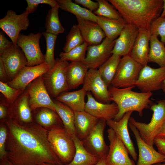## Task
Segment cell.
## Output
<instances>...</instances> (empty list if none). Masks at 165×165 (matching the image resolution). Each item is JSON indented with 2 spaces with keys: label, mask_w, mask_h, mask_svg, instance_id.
Listing matches in <instances>:
<instances>
[{
  "label": "cell",
  "mask_w": 165,
  "mask_h": 165,
  "mask_svg": "<svg viewBox=\"0 0 165 165\" xmlns=\"http://www.w3.org/2000/svg\"><path fill=\"white\" fill-rule=\"evenodd\" d=\"M4 123L6 157L14 165H63L49 142L46 129L34 122L22 124L10 118Z\"/></svg>",
  "instance_id": "cell-1"
},
{
  "label": "cell",
  "mask_w": 165,
  "mask_h": 165,
  "mask_svg": "<svg viewBox=\"0 0 165 165\" xmlns=\"http://www.w3.org/2000/svg\"><path fill=\"white\" fill-rule=\"evenodd\" d=\"M127 24L139 29L149 30L161 16L163 0H109Z\"/></svg>",
  "instance_id": "cell-2"
},
{
  "label": "cell",
  "mask_w": 165,
  "mask_h": 165,
  "mask_svg": "<svg viewBox=\"0 0 165 165\" xmlns=\"http://www.w3.org/2000/svg\"><path fill=\"white\" fill-rule=\"evenodd\" d=\"M135 86L118 88L111 86L108 87L111 100L115 103L119 109L118 114L113 119L119 120L127 112L136 111L141 117L144 109L150 108L152 104L150 98L152 92H138L133 91Z\"/></svg>",
  "instance_id": "cell-3"
},
{
  "label": "cell",
  "mask_w": 165,
  "mask_h": 165,
  "mask_svg": "<svg viewBox=\"0 0 165 165\" xmlns=\"http://www.w3.org/2000/svg\"><path fill=\"white\" fill-rule=\"evenodd\" d=\"M150 109L153 114L149 123L138 121L132 117H130L129 122L136 128L142 140L153 146L154 139L165 122V100L158 101L156 104L152 103Z\"/></svg>",
  "instance_id": "cell-4"
},
{
  "label": "cell",
  "mask_w": 165,
  "mask_h": 165,
  "mask_svg": "<svg viewBox=\"0 0 165 165\" xmlns=\"http://www.w3.org/2000/svg\"><path fill=\"white\" fill-rule=\"evenodd\" d=\"M48 131L49 142L62 164L65 165L70 162L76 150L71 135L63 127H55Z\"/></svg>",
  "instance_id": "cell-5"
},
{
  "label": "cell",
  "mask_w": 165,
  "mask_h": 165,
  "mask_svg": "<svg viewBox=\"0 0 165 165\" xmlns=\"http://www.w3.org/2000/svg\"><path fill=\"white\" fill-rule=\"evenodd\" d=\"M69 63L57 58L53 68L42 75L45 87L50 96L56 98L62 93L69 90L67 70Z\"/></svg>",
  "instance_id": "cell-6"
},
{
  "label": "cell",
  "mask_w": 165,
  "mask_h": 165,
  "mask_svg": "<svg viewBox=\"0 0 165 165\" xmlns=\"http://www.w3.org/2000/svg\"><path fill=\"white\" fill-rule=\"evenodd\" d=\"M143 66L130 55L121 58L111 86L118 88L135 86Z\"/></svg>",
  "instance_id": "cell-7"
},
{
  "label": "cell",
  "mask_w": 165,
  "mask_h": 165,
  "mask_svg": "<svg viewBox=\"0 0 165 165\" xmlns=\"http://www.w3.org/2000/svg\"><path fill=\"white\" fill-rule=\"evenodd\" d=\"M42 35L40 32L31 33L28 35L20 33L19 35L16 45L25 55L27 61V66H33L45 62V55L41 51L39 44Z\"/></svg>",
  "instance_id": "cell-8"
},
{
  "label": "cell",
  "mask_w": 165,
  "mask_h": 165,
  "mask_svg": "<svg viewBox=\"0 0 165 165\" xmlns=\"http://www.w3.org/2000/svg\"><path fill=\"white\" fill-rule=\"evenodd\" d=\"M106 121L99 119L87 137L82 141L86 149L99 160L107 156L109 151L105 140Z\"/></svg>",
  "instance_id": "cell-9"
},
{
  "label": "cell",
  "mask_w": 165,
  "mask_h": 165,
  "mask_svg": "<svg viewBox=\"0 0 165 165\" xmlns=\"http://www.w3.org/2000/svg\"><path fill=\"white\" fill-rule=\"evenodd\" d=\"M29 14L26 10L18 15L14 11L9 10L5 16L0 20V28L9 37L14 45H17L20 31L26 30L30 25Z\"/></svg>",
  "instance_id": "cell-10"
},
{
  "label": "cell",
  "mask_w": 165,
  "mask_h": 165,
  "mask_svg": "<svg viewBox=\"0 0 165 165\" xmlns=\"http://www.w3.org/2000/svg\"><path fill=\"white\" fill-rule=\"evenodd\" d=\"M109 142L106 158V165H136L129 155V152L115 132L110 128L107 130Z\"/></svg>",
  "instance_id": "cell-11"
},
{
  "label": "cell",
  "mask_w": 165,
  "mask_h": 165,
  "mask_svg": "<svg viewBox=\"0 0 165 165\" xmlns=\"http://www.w3.org/2000/svg\"><path fill=\"white\" fill-rule=\"evenodd\" d=\"M27 92L29 104L31 111L45 107L55 111V103L51 98L44 84L42 75L38 77L29 84Z\"/></svg>",
  "instance_id": "cell-12"
},
{
  "label": "cell",
  "mask_w": 165,
  "mask_h": 165,
  "mask_svg": "<svg viewBox=\"0 0 165 165\" xmlns=\"http://www.w3.org/2000/svg\"><path fill=\"white\" fill-rule=\"evenodd\" d=\"M115 40L106 37L100 44L88 46L86 57L82 63L89 69H97L112 54Z\"/></svg>",
  "instance_id": "cell-13"
},
{
  "label": "cell",
  "mask_w": 165,
  "mask_h": 165,
  "mask_svg": "<svg viewBox=\"0 0 165 165\" xmlns=\"http://www.w3.org/2000/svg\"><path fill=\"white\" fill-rule=\"evenodd\" d=\"M165 79V67L153 68L146 65L141 69L135 86L143 92H152L161 89Z\"/></svg>",
  "instance_id": "cell-14"
},
{
  "label": "cell",
  "mask_w": 165,
  "mask_h": 165,
  "mask_svg": "<svg viewBox=\"0 0 165 165\" xmlns=\"http://www.w3.org/2000/svg\"><path fill=\"white\" fill-rule=\"evenodd\" d=\"M83 85L82 88L90 92L97 101L103 103H109L111 101L108 87L98 69H89Z\"/></svg>",
  "instance_id": "cell-15"
},
{
  "label": "cell",
  "mask_w": 165,
  "mask_h": 165,
  "mask_svg": "<svg viewBox=\"0 0 165 165\" xmlns=\"http://www.w3.org/2000/svg\"><path fill=\"white\" fill-rule=\"evenodd\" d=\"M9 81L13 79L27 64V61L21 49L13 45L0 55Z\"/></svg>",
  "instance_id": "cell-16"
},
{
  "label": "cell",
  "mask_w": 165,
  "mask_h": 165,
  "mask_svg": "<svg viewBox=\"0 0 165 165\" xmlns=\"http://www.w3.org/2000/svg\"><path fill=\"white\" fill-rule=\"evenodd\" d=\"M128 124L135 138L138 148L136 165H152L165 162V156L156 151L153 146L146 143L141 138L136 128L129 122Z\"/></svg>",
  "instance_id": "cell-17"
},
{
  "label": "cell",
  "mask_w": 165,
  "mask_h": 165,
  "mask_svg": "<svg viewBox=\"0 0 165 165\" xmlns=\"http://www.w3.org/2000/svg\"><path fill=\"white\" fill-rule=\"evenodd\" d=\"M49 70L48 65L45 62L33 66H26L13 79L7 83L11 87L24 91L31 83Z\"/></svg>",
  "instance_id": "cell-18"
},
{
  "label": "cell",
  "mask_w": 165,
  "mask_h": 165,
  "mask_svg": "<svg viewBox=\"0 0 165 165\" xmlns=\"http://www.w3.org/2000/svg\"><path fill=\"white\" fill-rule=\"evenodd\" d=\"M87 101L86 103L84 111L92 116L106 121L113 119L119 112L116 104L100 102L94 97L91 93L88 91L86 94Z\"/></svg>",
  "instance_id": "cell-19"
},
{
  "label": "cell",
  "mask_w": 165,
  "mask_h": 165,
  "mask_svg": "<svg viewBox=\"0 0 165 165\" xmlns=\"http://www.w3.org/2000/svg\"><path fill=\"white\" fill-rule=\"evenodd\" d=\"M132 112L126 113L118 121L111 119L106 121V124L115 132L124 144L133 160L137 161L138 156L129 132L128 126Z\"/></svg>",
  "instance_id": "cell-20"
},
{
  "label": "cell",
  "mask_w": 165,
  "mask_h": 165,
  "mask_svg": "<svg viewBox=\"0 0 165 165\" xmlns=\"http://www.w3.org/2000/svg\"><path fill=\"white\" fill-rule=\"evenodd\" d=\"M139 32L135 26L127 24L115 40L112 54L120 56L130 54Z\"/></svg>",
  "instance_id": "cell-21"
},
{
  "label": "cell",
  "mask_w": 165,
  "mask_h": 165,
  "mask_svg": "<svg viewBox=\"0 0 165 165\" xmlns=\"http://www.w3.org/2000/svg\"><path fill=\"white\" fill-rule=\"evenodd\" d=\"M151 36L149 30L139 29V32L130 55L143 67L147 65Z\"/></svg>",
  "instance_id": "cell-22"
},
{
  "label": "cell",
  "mask_w": 165,
  "mask_h": 165,
  "mask_svg": "<svg viewBox=\"0 0 165 165\" xmlns=\"http://www.w3.org/2000/svg\"><path fill=\"white\" fill-rule=\"evenodd\" d=\"M31 111L26 90L19 96L13 104H11L8 118L12 119L22 124L29 123L34 122Z\"/></svg>",
  "instance_id": "cell-23"
},
{
  "label": "cell",
  "mask_w": 165,
  "mask_h": 165,
  "mask_svg": "<svg viewBox=\"0 0 165 165\" xmlns=\"http://www.w3.org/2000/svg\"><path fill=\"white\" fill-rule=\"evenodd\" d=\"M76 18L84 42L88 46L100 44L106 38L104 32L97 23Z\"/></svg>",
  "instance_id": "cell-24"
},
{
  "label": "cell",
  "mask_w": 165,
  "mask_h": 165,
  "mask_svg": "<svg viewBox=\"0 0 165 165\" xmlns=\"http://www.w3.org/2000/svg\"><path fill=\"white\" fill-rule=\"evenodd\" d=\"M74 114L76 135L82 141L87 137L99 119L85 111L74 112Z\"/></svg>",
  "instance_id": "cell-25"
},
{
  "label": "cell",
  "mask_w": 165,
  "mask_h": 165,
  "mask_svg": "<svg viewBox=\"0 0 165 165\" xmlns=\"http://www.w3.org/2000/svg\"><path fill=\"white\" fill-rule=\"evenodd\" d=\"M87 92L82 87L78 90L63 92L56 99L68 106L74 112L84 111L86 103L85 97Z\"/></svg>",
  "instance_id": "cell-26"
},
{
  "label": "cell",
  "mask_w": 165,
  "mask_h": 165,
  "mask_svg": "<svg viewBox=\"0 0 165 165\" xmlns=\"http://www.w3.org/2000/svg\"><path fill=\"white\" fill-rule=\"evenodd\" d=\"M89 69L80 62H71L67 70V77L69 90L74 89L83 84Z\"/></svg>",
  "instance_id": "cell-27"
},
{
  "label": "cell",
  "mask_w": 165,
  "mask_h": 165,
  "mask_svg": "<svg viewBox=\"0 0 165 165\" xmlns=\"http://www.w3.org/2000/svg\"><path fill=\"white\" fill-rule=\"evenodd\" d=\"M35 110H36L35 115L36 123L47 130L55 127H64L62 122L56 111L45 107Z\"/></svg>",
  "instance_id": "cell-28"
},
{
  "label": "cell",
  "mask_w": 165,
  "mask_h": 165,
  "mask_svg": "<svg viewBox=\"0 0 165 165\" xmlns=\"http://www.w3.org/2000/svg\"><path fill=\"white\" fill-rule=\"evenodd\" d=\"M71 136L75 145V152L72 161L65 165H94L97 163L99 160L86 149L82 141L75 134Z\"/></svg>",
  "instance_id": "cell-29"
},
{
  "label": "cell",
  "mask_w": 165,
  "mask_h": 165,
  "mask_svg": "<svg viewBox=\"0 0 165 165\" xmlns=\"http://www.w3.org/2000/svg\"><path fill=\"white\" fill-rule=\"evenodd\" d=\"M97 23L104 32L106 37L115 40L127 24L123 20H116L97 16Z\"/></svg>",
  "instance_id": "cell-30"
},
{
  "label": "cell",
  "mask_w": 165,
  "mask_h": 165,
  "mask_svg": "<svg viewBox=\"0 0 165 165\" xmlns=\"http://www.w3.org/2000/svg\"><path fill=\"white\" fill-rule=\"evenodd\" d=\"M60 8L70 13L77 17L97 22V16L94 13L79 5L73 2L71 0H57Z\"/></svg>",
  "instance_id": "cell-31"
},
{
  "label": "cell",
  "mask_w": 165,
  "mask_h": 165,
  "mask_svg": "<svg viewBox=\"0 0 165 165\" xmlns=\"http://www.w3.org/2000/svg\"><path fill=\"white\" fill-rule=\"evenodd\" d=\"M54 101L55 111L60 118L65 130L71 135H76L74 126V112L68 106L60 101Z\"/></svg>",
  "instance_id": "cell-32"
},
{
  "label": "cell",
  "mask_w": 165,
  "mask_h": 165,
  "mask_svg": "<svg viewBox=\"0 0 165 165\" xmlns=\"http://www.w3.org/2000/svg\"><path fill=\"white\" fill-rule=\"evenodd\" d=\"M165 44L160 41L158 36L151 35L150 40V49L148 62L157 64L160 67H165Z\"/></svg>",
  "instance_id": "cell-33"
},
{
  "label": "cell",
  "mask_w": 165,
  "mask_h": 165,
  "mask_svg": "<svg viewBox=\"0 0 165 165\" xmlns=\"http://www.w3.org/2000/svg\"><path fill=\"white\" fill-rule=\"evenodd\" d=\"M121 56L112 54L98 68L100 75L107 86H111L121 59Z\"/></svg>",
  "instance_id": "cell-34"
},
{
  "label": "cell",
  "mask_w": 165,
  "mask_h": 165,
  "mask_svg": "<svg viewBox=\"0 0 165 165\" xmlns=\"http://www.w3.org/2000/svg\"><path fill=\"white\" fill-rule=\"evenodd\" d=\"M59 8L58 5L49 10L46 16L45 24L46 32L57 35L64 31L59 17Z\"/></svg>",
  "instance_id": "cell-35"
},
{
  "label": "cell",
  "mask_w": 165,
  "mask_h": 165,
  "mask_svg": "<svg viewBox=\"0 0 165 165\" xmlns=\"http://www.w3.org/2000/svg\"><path fill=\"white\" fill-rule=\"evenodd\" d=\"M88 45L85 42L76 46L67 52H61L59 54L60 59L64 61L82 62L84 60Z\"/></svg>",
  "instance_id": "cell-36"
},
{
  "label": "cell",
  "mask_w": 165,
  "mask_h": 165,
  "mask_svg": "<svg viewBox=\"0 0 165 165\" xmlns=\"http://www.w3.org/2000/svg\"><path fill=\"white\" fill-rule=\"evenodd\" d=\"M96 1L99 4V7L94 12L95 15L113 20H123L118 11L113 5L108 2V1Z\"/></svg>",
  "instance_id": "cell-37"
},
{
  "label": "cell",
  "mask_w": 165,
  "mask_h": 165,
  "mask_svg": "<svg viewBox=\"0 0 165 165\" xmlns=\"http://www.w3.org/2000/svg\"><path fill=\"white\" fill-rule=\"evenodd\" d=\"M84 42L79 27L77 25L72 26L66 36V42L63 50L67 52L73 48Z\"/></svg>",
  "instance_id": "cell-38"
},
{
  "label": "cell",
  "mask_w": 165,
  "mask_h": 165,
  "mask_svg": "<svg viewBox=\"0 0 165 165\" xmlns=\"http://www.w3.org/2000/svg\"><path fill=\"white\" fill-rule=\"evenodd\" d=\"M46 42V51L45 55V62L48 65L50 70L54 67L56 62L54 57V50L57 35L46 32H43Z\"/></svg>",
  "instance_id": "cell-39"
},
{
  "label": "cell",
  "mask_w": 165,
  "mask_h": 165,
  "mask_svg": "<svg viewBox=\"0 0 165 165\" xmlns=\"http://www.w3.org/2000/svg\"><path fill=\"white\" fill-rule=\"evenodd\" d=\"M0 91L8 102L12 104L24 91L11 87L7 82L0 81Z\"/></svg>",
  "instance_id": "cell-40"
},
{
  "label": "cell",
  "mask_w": 165,
  "mask_h": 165,
  "mask_svg": "<svg viewBox=\"0 0 165 165\" xmlns=\"http://www.w3.org/2000/svg\"><path fill=\"white\" fill-rule=\"evenodd\" d=\"M149 31L151 35L160 37V41L165 44V17L160 16L151 24Z\"/></svg>",
  "instance_id": "cell-41"
},
{
  "label": "cell",
  "mask_w": 165,
  "mask_h": 165,
  "mask_svg": "<svg viewBox=\"0 0 165 165\" xmlns=\"http://www.w3.org/2000/svg\"><path fill=\"white\" fill-rule=\"evenodd\" d=\"M26 1L28 5L25 10L29 14L34 12L40 4L48 5L51 8L59 5L57 1L55 0H26Z\"/></svg>",
  "instance_id": "cell-42"
},
{
  "label": "cell",
  "mask_w": 165,
  "mask_h": 165,
  "mask_svg": "<svg viewBox=\"0 0 165 165\" xmlns=\"http://www.w3.org/2000/svg\"><path fill=\"white\" fill-rule=\"evenodd\" d=\"M7 136V130L4 123L0 125V159L6 156V145Z\"/></svg>",
  "instance_id": "cell-43"
},
{
  "label": "cell",
  "mask_w": 165,
  "mask_h": 165,
  "mask_svg": "<svg viewBox=\"0 0 165 165\" xmlns=\"http://www.w3.org/2000/svg\"><path fill=\"white\" fill-rule=\"evenodd\" d=\"M11 104L6 100H2L0 103V119L1 123H4L8 118Z\"/></svg>",
  "instance_id": "cell-44"
},
{
  "label": "cell",
  "mask_w": 165,
  "mask_h": 165,
  "mask_svg": "<svg viewBox=\"0 0 165 165\" xmlns=\"http://www.w3.org/2000/svg\"><path fill=\"white\" fill-rule=\"evenodd\" d=\"M74 3L86 7L91 12H95L98 9L99 4L97 2H94L91 0H75Z\"/></svg>",
  "instance_id": "cell-45"
},
{
  "label": "cell",
  "mask_w": 165,
  "mask_h": 165,
  "mask_svg": "<svg viewBox=\"0 0 165 165\" xmlns=\"http://www.w3.org/2000/svg\"><path fill=\"white\" fill-rule=\"evenodd\" d=\"M14 44L5 37L2 31L0 32V55L6 50L10 48Z\"/></svg>",
  "instance_id": "cell-46"
},
{
  "label": "cell",
  "mask_w": 165,
  "mask_h": 165,
  "mask_svg": "<svg viewBox=\"0 0 165 165\" xmlns=\"http://www.w3.org/2000/svg\"><path fill=\"white\" fill-rule=\"evenodd\" d=\"M154 143L157 147L158 152L165 156V140L156 137L154 139Z\"/></svg>",
  "instance_id": "cell-47"
},
{
  "label": "cell",
  "mask_w": 165,
  "mask_h": 165,
  "mask_svg": "<svg viewBox=\"0 0 165 165\" xmlns=\"http://www.w3.org/2000/svg\"><path fill=\"white\" fill-rule=\"evenodd\" d=\"M8 77L2 58L0 57V81L6 82L8 79Z\"/></svg>",
  "instance_id": "cell-48"
},
{
  "label": "cell",
  "mask_w": 165,
  "mask_h": 165,
  "mask_svg": "<svg viewBox=\"0 0 165 165\" xmlns=\"http://www.w3.org/2000/svg\"><path fill=\"white\" fill-rule=\"evenodd\" d=\"M156 137L160 138L165 140V122Z\"/></svg>",
  "instance_id": "cell-49"
},
{
  "label": "cell",
  "mask_w": 165,
  "mask_h": 165,
  "mask_svg": "<svg viewBox=\"0 0 165 165\" xmlns=\"http://www.w3.org/2000/svg\"><path fill=\"white\" fill-rule=\"evenodd\" d=\"M0 165H14L7 158L6 156L0 159Z\"/></svg>",
  "instance_id": "cell-50"
},
{
  "label": "cell",
  "mask_w": 165,
  "mask_h": 165,
  "mask_svg": "<svg viewBox=\"0 0 165 165\" xmlns=\"http://www.w3.org/2000/svg\"><path fill=\"white\" fill-rule=\"evenodd\" d=\"M106 157H103L100 159L98 162L94 165H106Z\"/></svg>",
  "instance_id": "cell-51"
},
{
  "label": "cell",
  "mask_w": 165,
  "mask_h": 165,
  "mask_svg": "<svg viewBox=\"0 0 165 165\" xmlns=\"http://www.w3.org/2000/svg\"><path fill=\"white\" fill-rule=\"evenodd\" d=\"M163 10L160 16L163 17H165V0H163Z\"/></svg>",
  "instance_id": "cell-52"
},
{
  "label": "cell",
  "mask_w": 165,
  "mask_h": 165,
  "mask_svg": "<svg viewBox=\"0 0 165 165\" xmlns=\"http://www.w3.org/2000/svg\"><path fill=\"white\" fill-rule=\"evenodd\" d=\"M161 89L162 90L163 92L165 93V79L162 83Z\"/></svg>",
  "instance_id": "cell-53"
},
{
  "label": "cell",
  "mask_w": 165,
  "mask_h": 165,
  "mask_svg": "<svg viewBox=\"0 0 165 165\" xmlns=\"http://www.w3.org/2000/svg\"><path fill=\"white\" fill-rule=\"evenodd\" d=\"M152 165H165V162L157 163Z\"/></svg>",
  "instance_id": "cell-54"
},
{
  "label": "cell",
  "mask_w": 165,
  "mask_h": 165,
  "mask_svg": "<svg viewBox=\"0 0 165 165\" xmlns=\"http://www.w3.org/2000/svg\"><path fill=\"white\" fill-rule=\"evenodd\" d=\"M41 165H58V164H50V163H45L42 164Z\"/></svg>",
  "instance_id": "cell-55"
}]
</instances>
